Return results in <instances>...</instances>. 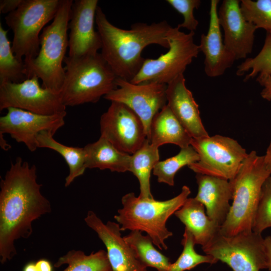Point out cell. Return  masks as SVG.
<instances>
[{"label": "cell", "instance_id": "6da1fadb", "mask_svg": "<svg viewBox=\"0 0 271 271\" xmlns=\"http://www.w3.org/2000/svg\"><path fill=\"white\" fill-rule=\"evenodd\" d=\"M37 169L21 157L12 162L1 181L0 261L4 264L17 254L15 241L29 238L32 223L51 212L49 201L41 193Z\"/></svg>", "mask_w": 271, "mask_h": 271}, {"label": "cell", "instance_id": "7a4b0ae2", "mask_svg": "<svg viewBox=\"0 0 271 271\" xmlns=\"http://www.w3.org/2000/svg\"><path fill=\"white\" fill-rule=\"evenodd\" d=\"M95 23L102 41L101 54L117 78L129 82L134 78L145 60L142 52L148 46L169 49L167 33L171 26L166 21L137 23L124 30L113 25L98 6Z\"/></svg>", "mask_w": 271, "mask_h": 271}, {"label": "cell", "instance_id": "3957f363", "mask_svg": "<svg viewBox=\"0 0 271 271\" xmlns=\"http://www.w3.org/2000/svg\"><path fill=\"white\" fill-rule=\"evenodd\" d=\"M191 193L190 188L182 187L177 196L164 201L143 199L134 193L126 194L121 198L122 207L114 218L121 231L138 230L147 233L160 249H168L165 240L173 235L166 226L168 219L183 205Z\"/></svg>", "mask_w": 271, "mask_h": 271}, {"label": "cell", "instance_id": "277c9868", "mask_svg": "<svg viewBox=\"0 0 271 271\" xmlns=\"http://www.w3.org/2000/svg\"><path fill=\"white\" fill-rule=\"evenodd\" d=\"M73 3L62 0L53 22L40 34L37 56L24 60L27 78L37 76L42 80V87L57 94H60L65 78L62 63L68 47L67 31Z\"/></svg>", "mask_w": 271, "mask_h": 271}, {"label": "cell", "instance_id": "5b68a950", "mask_svg": "<svg viewBox=\"0 0 271 271\" xmlns=\"http://www.w3.org/2000/svg\"><path fill=\"white\" fill-rule=\"evenodd\" d=\"M270 175L263 156H258L255 151L248 154L235 177L229 180L232 187V203L220 227L221 234L231 236L252 231L262 186Z\"/></svg>", "mask_w": 271, "mask_h": 271}, {"label": "cell", "instance_id": "8992f818", "mask_svg": "<svg viewBox=\"0 0 271 271\" xmlns=\"http://www.w3.org/2000/svg\"><path fill=\"white\" fill-rule=\"evenodd\" d=\"M60 96L66 106L96 103L117 88V77L101 53L80 58L67 56Z\"/></svg>", "mask_w": 271, "mask_h": 271}, {"label": "cell", "instance_id": "52a82bcc", "mask_svg": "<svg viewBox=\"0 0 271 271\" xmlns=\"http://www.w3.org/2000/svg\"><path fill=\"white\" fill-rule=\"evenodd\" d=\"M62 0H23L19 7L5 17L13 32L12 49L20 60L35 58L39 51L40 33L53 20Z\"/></svg>", "mask_w": 271, "mask_h": 271}, {"label": "cell", "instance_id": "ba28073f", "mask_svg": "<svg viewBox=\"0 0 271 271\" xmlns=\"http://www.w3.org/2000/svg\"><path fill=\"white\" fill-rule=\"evenodd\" d=\"M194 32L185 33L177 26L167 33L169 50L157 59H145L140 71L130 81L135 84L158 83L168 84L184 74L200 52L194 42Z\"/></svg>", "mask_w": 271, "mask_h": 271}, {"label": "cell", "instance_id": "9c48e42d", "mask_svg": "<svg viewBox=\"0 0 271 271\" xmlns=\"http://www.w3.org/2000/svg\"><path fill=\"white\" fill-rule=\"evenodd\" d=\"M190 146L199 156V160L188 166L191 170L227 180L235 177L248 155L237 141L219 134L192 138Z\"/></svg>", "mask_w": 271, "mask_h": 271}, {"label": "cell", "instance_id": "30bf717a", "mask_svg": "<svg viewBox=\"0 0 271 271\" xmlns=\"http://www.w3.org/2000/svg\"><path fill=\"white\" fill-rule=\"evenodd\" d=\"M202 249L233 271H259L265 269L264 238L253 231L226 236L219 232Z\"/></svg>", "mask_w": 271, "mask_h": 271}, {"label": "cell", "instance_id": "8fae6325", "mask_svg": "<svg viewBox=\"0 0 271 271\" xmlns=\"http://www.w3.org/2000/svg\"><path fill=\"white\" fill-rule=\"evenodd\" d=\"M36 76L20 83H0V111L14 107L42 115L66 113L60 94L41 87Z\"/></svg>", "mask_w": 271, "mask_h": 271}, {"label": "cell", "instance_id": "7c38bea8", "mask_svg": "<svg viewBox=\"0 0 271 271\" xmlns=\"http://www.w3.org/2000/svg\"><path fill=\"white\" fill-rule=\"evenodd\" d=\"M101 137L120 151L132 155L147 139L146 129L139 117L126 105L111 101L100 120Z\"/></svg>", "mask_w": 271, "mask_h": 271}, {"label": "cell", "instance_id": "4fadbf2b", "mask_svg": "<svg viewBox=\"0 0 271 271\" xmlns=\"http://www.w3.org/2000/svg\"><path fill=\"white\" fill-rule=\"evenodd\" d=\"M117 88L104 98L108 100L122 103L130 108L143 123L147 139L155 115L167 104V85L158 83L135 84L117 78Z\"/></svg>", "mask_w": 271, "mask_h": 271}, {"label": "cell", "instance_id": "5bb4252c", "mask_svg": "<svg viewBox=\"0 0 271 271\" xmlns=\"http://www.w3.org/2000/svg\"><path fill=\"white\" fill-rule=\"evenodd\" d=\"M0 117V133H8L18 143L25 145L31 152L38 148L37 138L43 131L53 134L65 124L66 113L42 115L19 108H8Z\"/></svg>", "mask_w": 271, "mask_h": 271}, {"label": "cell", "instance_id": "9a60e30c", "mask_svg": "<svg viewBox=\"0 0 271 271\" xmlns=\"http://www.w3.org/2000/svg\"><path fill=\"white\" fill-rule=\"evenodd\" d=\"M97 0H76L73 3L68 24V57L80 58L98 53L102 41L94 29Z\"/></svg>", "mask_w": 271, "mask_h": 271}, {"label": "cell", "instance_id": "2e32d148", "mask_svg": "<svg viewBox=\"0 0 271 271\" xmlns=\"http://www.w3.org/2000/svg\"><path fill=\"white\" fill-rule=\"evenodd\" d=\"M84 221L104 243L112 271H150L122 236L118 223H104L92 211L87 212Z\"/></svg>", "mask_w": 271, "mask_h": 271}, {"label": "cell", "instance_id": "e0dca14e", "mask_svg": "<svg viewBox=\"0 0 271 271\" xmlns=\"http://www.w3.org/2000/svg\"><path fill=\"white\" fill-rule=\"evenodd\" d=\"M218 15L224 32L225 45L236 60L245 58L252 51L257 28L243 16L240 1H223Z\"/></svg>", "mask_w": 271, "mask_h": 271}, {"label": "cell", "instance_id": "ac0fdd59", "mask_svg": "<svg viewBox=\"0 0 271 271\" xmlns=\"http://www.w3.org/2000/svg\"><path fill=\"white\" fill-rule=\"evenodd\" d=\"M218 0H211L210 20L207 34L200 38V51L204 55V71L210 77L222 75L233 64L236 58L223 41L219 23L217 6Z\"/></svg>", "mask_w": 271, "mask_h": 271}, {"label": "cell", "instance_id": "d6986e66", "mask_svg": "<svg viewBox=\"0 0 271 271\" xmlns=\"http://www.w3.org/2000/svg\"><path fill=\"white\" fill-rule=\"evenodd\" d=\"M167 105L192 138L208 137L200 117L199 106L186 87L184 74L167 84Z\"/></svg>", "mask_w": 271, "mask_h": 271}, {"label": "cell", "instance_id": "ffe728a7", "mask_svg": "<svg viewBox=\"0 0 271 271\" xmlns=\"http://www.w3.org/2000/svg\"><path fill=\"white\" fill-rule=\"evenodd\" d=\"M198 192L195 198L203 204L208 217L218 225L225 221L229 212L233 191L229 180L196 174Z\"/></svg>", "mask_w": 271, "mask_h": 271}, {"label": "cell", "instance_id": "44dd1931", "mask_svg": "<svg viewBox=\"0 0 271 271\" xmlns=\"http://www.w3.org/2000/svg\"><path fill=\"white\" fill-rule=\"evenodd\" d=\"M174 215L191 233L195 244L202 247L220 232V226L208 217L203 204L195 198H188Z\"/></svg>", "mask_w": 271, "mask_h": 271}, {"label": "cell", "instance_id": "7402d4cb", "mask_svg": "<svg viewBox=\"0 0 271 271\" xmlns=\"http://www.w3.org/2000/svg\"><path fill=\"white\" fill-rule=\"evenodd\" d=\"M192 139L167 104L153 118L147 140L158 148L172 144L183 148L190 146Z\"/></svg>", "mask_w": 271, "mask_h": 271}, {"label": "cell", "instance_id": "603a6c76", "mask_svg": "<svg viewBox=\"0 0 271 271\" xmlns=\"http://www.w3.org/2000/svg\"><path fill=\"white\" fill-rule=\"evenodd\" d=\"M86 154V168L108 169L123 173L129 171L131 155L116 149L105 138L99 139L83 147Z\"/></svg>", "mask_w": 271, "mask_h": 271}, {"label": "cell", "instance_id": "cb8c5ba5", "mask_svg": "<svg viewBox=\"0 0 271 271\" xmlns=\"http://www.w3.org/2000/svg\"><path fill=\"white\" fill-rule=\"evenodd\" d=\"M159 159V148L151 144L147 139L139 150L131 155L128 171L139 181V196L141 198L154 199L151 190L150 177Z\"/></svg>", "mask_w": 271, "mask_h": 271}, {"label": "cell", "instance_id": "d4e9b609", "mask_svg": "<svg viewBox=\"0 0 271 271\" xmlns=\"http://www.w3.org/2000/svg\"><path fill=\"white\" fill-rule=\"evenodd\" d=\"M54 134L48 131L40 133L37 138L38 148H48L59 153L69 167V174L65 179V186H69L77 177L82 175L86 168V154L84 148L64 145L53 138Z\"/></svg>", "mask_w": 271, "mask_h": 271}, {"label": "cell", "instance_id": "484cf974", "mask_svg": "<svg viewBox=\"0 0 271 271\" xmlns=\"http://www.w3.org/2000/svg\"><path fill=\"white\" fill-rule=\"evenodd\" d=\"M123 238L146 267L155 268L157 271H168L171 264L169 258L156 248L148 235L133 230Z\"/></svg>", "mask_w": 271, "mask_h": 271}, {"label": "cell", "instance_id": "4316f807", "mask_svg": "<svg viewBox=\"0 0 271 271\" xmlns=\"http://www.w3.org/2000/svg\"><path fill=\"white\" fill-rule=\"evenodd\" d=\"M67 264L63 271H112L106 251L100 249L86 255L81 250H71L60 257L55 267Z\"/></svg>", "mask_w": 271, "mask_h": 271}, {"label": "cell", "instance_id": "83f0119b", "mask_svg": "<svg viewBox=\"0 0 271 271\" xmlns=\"http://www.w3.org/2000/svg\"><path fill=\"white\" fill-rule=\"evenodd\" d=\"M8 31L0 23V83H20L27 79L24 60L14 54L8 38Z\"/></svg>", "mask_w": 271, "mask_h": 271}, {"label": "cell", "instance_id": "f1b7e54d", "mask_svg": "<svg viewBox=\"0 0 271 271\" xmlns=\"http://www.w3.org/2000/svg\"><path fill=\"white\" fill-rule=\"evenodd\" d=\"M198 160L199 156L191 146L181 148L175 156L159 161L154 168L153 174L157 177L159 182L173 186L178 171L183 167H188Z\"/></svg>", "mask_w": 271, "mask_h": 271}, {"label": "cell", "instance_id": "f546056e", "mask_svg": "<svg viewBox=\"0 0 271 271\" xmlns=\"http://www.w3.org/2000/svg\"><path fill=\"white\" fill-rule=\"evenodd\" d=\"M181 244L183 249L180 255L174 262L170 264L168 271H185L193 269L204 263L213 264L218 260L210 255L198 253L194 249L195 243L191 233L185 228Z\"/></svg>", "mask_w": 271, "mask_h": 271}, {"label": "cell", "instance_id": "4dcf8cb0", "mask_svg": "<svg viewBox=\"0 0 271 271\" xmlns=\"http://www.w3.org/2000/svg\"><path fill=\"white\" fill-rule=\"evenodd\" d=\"M248 71L244 81L259 75H271V35L266 34L263 47L256 56L246 59L237 66L236 74L242 76Z\"/></svg>", "mask_w": 271, "mask_h": 271}, {"label": "cell", "instance_id": "1f68e13d", "mask_svg": "<svg viewBox=\"0 0 271 271\" xmlns=\"http://www.w3.org/2000/svg\"><path fill=\"white\" fill-rule=\"evenodd\" d=\"M240 8L246 20L271 35V0H241Z\"/></svg>", "mask_w": 271, "mask_h": 271}, {"label": "cell", "instance_id": "d6a6232c", "mask_svg": "<svg viewBox=\"0 0 271 271\" xmlns=\"http://www.w3.org/2000/svg\"><path fill=\"white\" fill-rule=\"evenodd\" d=\"M271 227V175L264 182L255 213L252 230L261 234Z\"/></svg>", "mask_w": 271, "mask_h": 271}, {"label": "cell", "instance_id": "836d02e7", "mask_svg": "<svg viewBox=\"0 0 271 271\" xmlns=\"http://www.w3.org/2000/svg\"><path fill=\"white\" fill-rule=\"evenodd\" d=\"M166 2L183 17V22L177 26L186 28L190 32L197 29L199 22L195 18L193 11L201 4L200 0H167Z\"/></svg>", "mask_w": 271, "mask_h": 271}, {"label": "cell", "instance_id": "e575fe53", "mask_svg": "<svg viewBox=\"0 0 271 271\" xmlns=\"http://www.w3.org/2000/svg\"><path fill=\"white\" fill-rule=\"evenodd\" d=\"M256 80L263 87L260 92L261 97L267 101H271V75H259Z\"/></svg>", "mask_w": 271, "mask_h": 271}, {"label": "cell", "instance_id": "d590c367", "mask_svg": "<svg viewBox=\"0 0 271 271\" xmlns=\"http://www.w3.org/2000/svg\"><path fill=\"white\" fill-rule=\"evenodd\" d=\"M22 2L23 0H1L0 13L8 14L14 11Z\"/></svg>", "mask_w": 271, "mask_h": 271}, {"label": "cell", "instance_id": "8d00e7d4", "mask_svg": "<svg viewBox=\"0 0 271 271\" xmlns=\"http://www.w3.org/2000/svg\"><path fill=\"white\" fill-rule=\"evenodd\" d=\"M265 269L271 271V236L264 238Z\"/></svg>", "mask_w": 271, "mask_h": 271}, {"label": "cell", "instance_id": "74e56055", "mask_svg": "<svg viewBox=\"0 0 271 271\" xmlns=\"http://www.w3.org/2000/svg\"><path fill=\"white\" fill-rule=\"evenodd\" d=\"M38 271H53V267L50 262L45 259H41L35 262Z\"/></svg>", "mask_w": 271, "mask_h": 271}, {"label": "cell", "instance_id": "f35d334b", "mask_svg": "<svg viewBox=\"0 0 271 271\" xmlns=\"http://www.w3.org/2000/svg\"><path fill=\"white\" fill-rule=\"evenodd\" d=\"M263 157L265 163L271 173V140Z\"/></svg>", "mask_w": 271, "mask_h": 271}, {"label": "cell", "instance_id": "ab89813d", "mask_svg": "<svg viewBox=\"0 0 271 271\" xmlns=\"http://www.w3.org/2000/svg\"><path fill=\"white\" fill-rule=\"evenodd\" d=\"M3 134L0 133L1 147L3 150L7 151L11 148V146L7 143L6 141L4 139Z\"/></svg>", "mask_w": 271, "mask_h": 271}, {"label": "cell", "instance_id": "60d3db41", "mask_svg": "<svg viewBox=\"0 0 271 271\" xmlns=\"http://www.w3.org/2000/svg\"><path fill=\"white\" fill-rule=\"evenodd\" d=\"M23 271H38L35 263L30 262L27 263L24 267Z\"/></svg>", "mask_w": 271, "mask_h": 271}]
</instances>
